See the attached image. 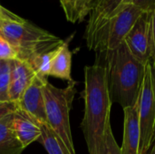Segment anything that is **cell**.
<instances>
[{
	"label": "cell",
	"instance_id": "cell-16",
	"mask_svg": "<svg viewBox=\"0 0 155 154\" xmlns=\"http://www.w3.org/2000/svg\"><path fill=\"white\" fill-rule=\"evenodd\" d=\"M41 136L38 142L45 147L48 154H71L60 137L47 123H39Z\"/></svg>",
	"mask_w": 155,
	"mask_h": 154
},
{
	"label": "cell",
	"instance_id": "cell-17",
	"mask_svg": "<svg viewBox=\"0 0 155 154\" xmlns=\"http://www.w3.org/2000/svg\"><path fill=\"white\" fill-rule=\"evenodd\" d=\"M12 60H4L0 71V103L8 102V90L10 84Z\"/></svg>",
	"mask_w": 155,
	"mask_h": 154
},
{
	"label": "cell",
	"instance_id": "cell-4",
	"mask_svg": "<svg viewBox=\"0 0 155 154\" xmlns=\"http://www.w3.org/2000/svg\"><path fill=\"white\" fill-rule=\"evenodd\" d=\"M75 93L74 80L65 88H57L48 81L44 86L46 123L60 137L71 154H76L70 127V112Z\"/></svg>",
	"mask_w": 155,
	"mask_h": 154
},
{
	"label": "cell",
	"instance_id": "cell-19",
	"mask_svg": "<svg viewBox=\"0 0 155 154\" xmlns=\"http://www.w3.org/2000/svg\"><path fill=\"white\" fill-rule=\"evenodd\" d=\"M16 55L12 46L0 35V59L2 60H13Z\"/></svg>",
	"mask_w": 155,
	"mask_h": 154
},
{
	"label": "cell",
	"instance_id": "cell-22",
	"mask_svg": "<svg viewBox=\"0 0 155 154\" xmlns=\"http://www.w3.org/2000/svg\"><path fill=\"white\" fill-rule=\"evenodd\" d=\"M131 4L139 7L143 12H152L155 6V0H132Z\"/></svg>",
	"mask_w": 155,
	"mask_h": 154
},
{
	"label": "cell",
	"instance_id": "cell-14",
	"mask_svg": "<svg viewBox=\"0 0 155 154\" xmlns=\"http://www.w3.org/2000/svg\"><path fill=\"white\" fill-rule=\"evenodd\" d=\"M72 52L69 49L68 44L64 42L56 51V54L52 61L49 76L60 78L62 80L72 82Z\"/></svg>",
	"mask_w": 155,
	"mask_h": 154
},
{
	"label": "cell",
	"instance_id": "cell-1",
	"mask_svg": "<svg viewBox=\"0 0 155 154\" xmlns=\"http://www.w3.org/2000/svg\"><path fill=\"white\" fill-rule=\"evenodd\" d=\"M82 98L84 102V111L81 129L89 154H98L104 143L106 129L111 124L113 105L106 69L99 61L84 67Z\"/></svg>",
	"mask_w": 155,
	"mask_h": 154
},
{
	"label": "cell",
	"instance_id": "cell-26",
	"mask_svg": "<svg viewBox=\"0 0 155 154\" xmlns=\"http://www.w3.org/2000/svg\"><path fill=\"white\" fill-rule=\"evenodd\" d=\"M107 1H108V0H98V4H97V5H96L95 7L100 6V5H104V4H105ZM95 7H94V8H95Z\"/></svg>",
	"mask_w": 155,
	"mask_h": 154
},
{
	"label": "cell",
	"instance_id": "cell-18",
	"mask_svg": "<svg viewBox=\"0 0 155 154\" xmlns=\"http://www.w3.org/2000/svg\"><path fill=\"white\" fill-rule=\"evenodd\" d=\"M104 139H105V144H106L108 154H122L121 147L118 145V143L115 141L111 124L106 129Z\"/></svg>",
	"mask_w": 155,
	"mask_h": 154
},
{
	"label": "cell",
	"instance_id": "cell-11",
	"mask_svg": "<svg viewBox=\"0 0 155 154\" xmlns=\"http://www.w3.org/2000/svg\"><path fill=\"white\" fill-rule=\"evenodd\" d=\"M13 129L24 149L38 141L41 136L39 123L19 109L13 113Z\"/></svg>",
	"mask_w": 155,
	"mask_h": 154
},
{
	"label": "cell",
	"instance_id": "cell-6",
	"mask_svg": "<svg viewBox=\"0 0 155 154\" xmlns=\"http://www.w3.org/2000/svg\"><path fill=\"white\" fill-rule=\"evenodd\" d=\"M140 125L139 154H146L155 141V67L150 60L145 64L138 98Z\"/></svg>",
	"mask_w": 155,
	"mask_h": 154
},
{
	"label": "cell",
	"instance_id": "cell-2",
	"mask_svg": "<svg viewBox=\"0 0 155 154\" xmlns=\"http://www.w3.org/2000/svg\"><path fill=\"white\" fill-rule=\"evenodd\" d=\"M96 61L106 69L113 103H118L123 109L134 105L138 102L145 64L131 54L124 42L113 51L96 54Z\"/></svg>",
	"mask_w": 155,
	"mask_h": 154
},
{
	"label": "cell",
	"instance_id": "cell-10",
	"mask_svg": "<svg viewBox=\"0 0 155 154\" xmlns=\"http://www.w3.org/2000/svg\"><path fill=\"white\" fill-rule=\"evenodd\" d=\"M124 137L121 147L122 154H139L140 125L138 115V102L124 109Z\"/></svg>",
	"mask_w": 155,
	"mask_h": 154
},
{
	"label": "cell",
	"instance_id": "cell-25",
	"mask_svg": "<svg viewBox=\"0 0 155 154\" xmlns=\"http://www.w3.org/2000/svg\"><path fill=\"white\" fill-rule=\"evenodd\" d=\"M146 154H155V141L154 143H153L152 147L149 149V151L147 152V153Z\"/></svg>",
	"mask_w": 155,
	"mask_h": 154
},
{
	"label": "cell",
	"instance_id": "cell-9",
	"mask_svg": "<svg viewBox=\"0 0 155 154\" xmlns=\"http://www.w3.org/2000/svg\"><path fill=\"white\" fill-rule=\"evenodd\" d=\"M35 74L34 68L26 62L13 59L11 62L8 99L16 103Z\"/></svg>",
	"mask_w": 155,
	"mask_h": 154
},
{
	"label": "cell",
	"instance_id": "cell-12",
	"mask_svg": "<svg viewBox=\"0 0 155 154\" xmlns=\"http://www.w3.org/2000/svg\"><path fill=\"white\" fill-rule=\"evenodd\" d=\"M131 3L132 0H108L103 5L95 7L89 15V20L85 28L84 36L92 34L105 21Z\"/></svg>",
	"mask_w": 155,
	"mask_h": 154
},
{
	"label": "cell",
	"instance_id": "cell-24",
	"mask_svg": "<svg viewBox=\"0 0 155 154\" xmlns=\"http://www.w3.org/2000/svg\"><path fill=\"white\" fill-rule=\"evenodd\" d=\"M98 154H108L107 148H106V144H105V139H104V143H103V145H102V147H101V149H100Z\"/></svg>",
	"mask_w": 155,
	"mask_h": 154
},
{
	"label": "cell",
	"instance_id": "cell-15",
	"mask_svg": "<svg viewBox=\"0 0 155 154\" xmlns=\"http://www.w3.org/2000/svg\"><path fill=\"white\" fill-rule=\"evenodd\" d=\"M68 22L75 24L83 22L94 9L98 0H60Z\"/></svg>",
	"mask_w": 155,
	"mask_h": 154
},
{
	"label": "cell",
	"instance_id": "cell-27",
	"mask_svg": "<svg viewBox=\"0 0 155 154\" xmlns=\"http://www.w3.org/2000/svg\"><path fill=\"white\" fill-rule=\"evenodd\" d=\"M3 62H4V60H2V59H0V71H1V68H2V65H3Z\"/></svg>",
	"mask_w": 155,
	"mask_h": 154
},
{
	"label": "cell",
	"instance_id": "cell-7",
	"mask_svg": "<svg viewBox=\"0 0 155 154\" xmlns=\"http://www.w3.org/2000/svg\"><path fill=\"white\" fill-rule=\"evenodd\" d=\"M47 77L39 74H35L31 83L16 103L17 109L23 111L38 123H46L44 86Z\"/></svg>",
	"mask_w": 155,
	"mask_h": 154
},
{
	"label": "cell",
	"instance_id": "cell-8",
	"mask_svg": "<svg viewBox=\"0 0 155 154\" xmlns=\"http://www.w3.org/2000/svg\"><path fill=\"white\" fill-rule=\"evenodd\" d=\"M150 22L151 12H143L124 41L131 54L144 64L151 60Z\"/></svg>",
	"mask_w": 155,
	"mask_h": 154
},
{
	"label": "cell",
	"instance_id": "cell-23",
	"mask_svg": "<svg viewBox=\"0 0 155 154\" xmlns=\"http://www.w3.org/2000/svg\"><path fill=\"white\" fill-rule=\"evenodd\" d=\"M16 15L10 12L9 10L5 9V7H3L1 5H0V21L3 20V19H6V18H11V17H14Z\"/></svg>",
	"mask_w": 155,
	"mask_h": 154
},
{
	"label": "cell",
	"instance_id": "cell-3",
	"mask_svg": "<svg viewBox=\"0 0 155 154\" xmlns=\"http://www.w3.org/2000/svg\"><path fill=\"white\" fill-rule=\"evenodd\" d=\"M0 35L12 46L16 58L28 63L60 46L64 41L56 35L15 15L0 21Z\"/></svg>",
	"mask_w": 155,
	"mask_h": 154
},
{
	"label": "cell",
	"instance_id": "cell-13",
	"mask_svg": "<svg viewBox=\"0 0 155 154\" xmlns=\"http://www.w3.org/2000/svg\"><path fill=\"white\" fill-rule=\"evenodd\" d=\"M13 113L0 120V154H21L24 151L13 129Z\"/></svg>",
	"mask_w": 155,
	"mask_h": 154
},
{
	"label": "cell",
	"instance_id": "cell-21",
	"mask_svg": "<svg viewBox=\"0 0 155 154\" xmlns=\"http://www.w3.org/2000/svg\"><path fill=\"white\" fill-rule=\"evenodd\" d=\"M16 109H17V105L13 102L8 101V102L0 103V120L10 113H13L14 112L16 111Z\"/></svg>",
	"mask_w": 155,
	"mask_h": 154
},
{
	"label": "cell",
	"instance_id": "cell-20",
	"mask_svg": "<svg viewBox=\"0 0 155 154\" xmlns=\"http://www.w3.org/2000/svg\"><path fill=\"white\" fill-rule=\"evenodd\" d=\"M150 38H151V61L155 67V6L153 10L151 12Z\"/></svg>",
	"mask_w": 155,
	"mask_h": 154
},
{
	"label": "cell",
	"instance_id": "cell-5",
	"mask_svg": "<svg viewBox=\"0 0 155 154\" xmlns=\"http://www.w3.org/2000/svg\"><path fill=\"white\" fill-rule=\"evenodd\" d=\"M143 13L133 4L125 5L92 34L84 36L87 47L96 54L114 50L124 43L125 36Z\"/></svg>",
	"mask_w": 155,
	"mask_h": 154
}]
</instances>
